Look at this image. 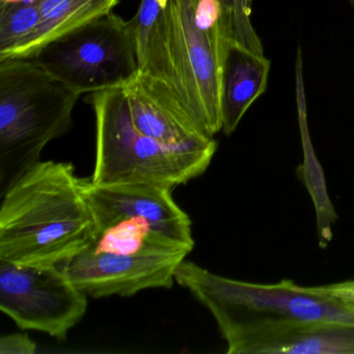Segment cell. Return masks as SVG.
I'll return each mask as SVG.
<instances>
[{"label":"cell","instance_id":"cell-1","mask_svg":"<svg viewBox=\"0 0 354 354\" xmlns=\"http://www.w3.org/2000/svg\"><path fill=\"white\" fill-rule=\"evenodd\" d=\"M230 39L221 0H165L140 66L171 91L207 138L221 131V76Z\"/></svg>","mask_w":354,"mask_h":354},{"label":"cell","instance_id":"cell-2","mask_svg":"<svg viewBox=\"0 0 354 354\" xmlns=\"http://www.w3.org/2000/svg\"><path fill=\"white\" fill-rule=\"evenodd\" d=\"M88 180L67 162L40 161L3 196L0 260L59 266L96 239Z\"/></svg>","mask_w":354,"mask_h":354},{"label":"cell","instance_id":"cell-3","mask_svg":"<svg viewBox=\"0 0 354 354\" xmlns=\"http://www.w3.org/2000/svg\"><path fill=\"white\" fill-rule=\"evenodd\" d=\"M175 281L210 310L229 354H241L254 337L286 325L322 320L354 323V306L290 279L248 283L184 260L176 269Z\"/></svg>","mask_w":354,"mask_h":354},{"label":"cell","instance_id":"cell-4","mask_svg":"<svg viewBox=\"0 0 354 354\" xmlns=\"http://www.w3.org/2000/svg\"><path fill=\"white\" fill-rule=\"evenodd\" d=\"M96 117L97 185L148 183L174 190L206 171L217 150L214 138L165 144L136 129L123 88L88 94Z\"/></svg>","mask_w":354,"mask_h":354},{"label":"cell","instance_id":"cell-5","mask_svg":"<svg viewBox=\"0 0 354 354\" xmlns=\"http://www.w3.org/2000/svg\"><path fill=\"white\" fill-rule=\"evenodd\" d=\"M80 96L32 59L0 63L1 196L40 162L51 140L71 129L72 113Z\"/></svg>","mask_w":354,"mask_h":354},{"label":"cell","instance_id":"cell-6","mask_svg":"<svg viewBox=\"0 0 354 354\" xmlns=\"http://www.w3.org/2000/svg\"><path fill=\"white\" fill-rule=\"evenodd\" d=\"M32 59L80 95L121 88L140 71L136 20L111 12L49 43Z\"/></svg>","mask_w":354,"mask_h":354},{"label":"cell","instance_id":"cell-7","mask_svg":"<svg viewBox=\"0 0 354 354\" xmlns=\"http://www.w3.org/2000/svg\"><path fill=\"white\" fill-rule=\"evenodd\" d=\"M0 308L20 328L65 339L86 314L88 298L59 266L0 260Z\"/></svg>","mask_w":354,"mask_h":354},{"label":"cell","instance_id":"cell-8","mask_svg":"<svg viewBox=\"0 0 354 354\" xmlns=\"http://www.w3.org/2000/svg\"><path fill=\"white\" fill-rule=\"evenodd\" d=\"M173 190L148 183L97 185L88 181L86 198L96 235L121 221L142 223L174 250H194L192 221L176 204Z\"/></svg>","mask_w":354,"mask_h":354},{"label":"cell","instance_id":"cell-9","mask_svg":"<svg viewBox=\"0 0 354 354\" xmlns=\"http://www.w3.org/2000/svg\"><path fill=\"white\" fill-rule=\"evenodd\" d=\"M187 254H121L88 246L59 268L86 295L129 297L142 290L171 288L176 269Z\"/></svg>","mask_w":354,"mask_h":354},{"label":"cell","instance_id":"cell-10","mask_svg":"<svg viewBox=\"0 0 354 354\" xmlns=\"http://www.w3.org/2000/svg\"><path fill=\"white\" fill-rule=\"evenodd\" d=\"M123 88L136 129L165 144L206 140L167 86L138 71Z\"/></svg>","mask_w":354,"mask_h":354},{"label":"cell","instance_id":"cell-11","mask_svg":"<svg viewBox=\"0 0 354 354\" xmlns=\"http://www.w3.org/2000/svg\"><path fill=\"white\" fill-rule=\"evenodd\" d=\"M271 62L230 39L221 76V131H235L250 105L264 94Z\"/></svg>","mask_w":354,"mask_h":354},{"label":"cell","instance_id":"cell-12","mask_svg":"<svg viewBox=\"0 0 354 354\" xmlns=\"http://www.w3.org/2000/svg\"><path fill=\"white\" fill-rule=\"evenodd\" d=\"M241 354H354V323L322 320L286 325L254 337Z\"/></svg>","mask_w":354,"mask_h":354},{"label":"cell","instance_id":"cell-13","mask_svg":"<svg viewBox=\"0 0 354 354\" xmlns=\"http://www.w3.org/2000/svg\"><path fill=\"white\" fill-rule=\"evenodd\" d=\"M40 24L11 59H32L49 43L113 12L120 0H36Z\"/></svg>","mask_w":354,"mask_h":354},{"label":"cell","instance_id":"cell-14","mask_svg":"<svg viewBox=\"0 0 354 354\" xmlns=\"http://www.w3.org/2000/svg\"><path fill=\"white\" fill-rule=\"evenodd\" d=\"M304 64L296 62V95H297L298 121H299L300 133H301L302 150H304V162H302V179L313 198L316 208L317 225H318L319 245L326 248L333 238L331 225L337 219L333 204L327 194L322 167L317 160L316 154L313 149L312 142L308 131L306 123V103L304 94Z\"/></svg>","mask_w":354,"mask_h":354},{"label":"cell","instance_id":"cell-15","mask_svg":"<svg viewBox=\"0 0 354 354\" xmlns=\"http://www.w3.org/2000/svg\"><path fill=\"white\" fill-rule=\"evenodd\" d=\"M40 24L37 1L0 3V63L32 39Z\"/></svg>","mask_w":354,"mask_h":354},{"label":"cell","instance_id":"cell-16","mask_svg":"<svg viewBox=\"0 0 354 354\" xmlns=\"http://www.w3.org/2000/svg\"><path fill=\"white\" fill-rule=\"evenodd\" d=\"M254 0H234L232 39L259 55H264L262 41L250 21Z\"/></svg>","mask_w":354,"mask_h":354},{"label":"cell","instance_id":"cell-17","mask_svg":"<svg viewBox=\"0 0 354 354\" xmlns=\"http://www.w3.org/2000/svg\"><path fill=\"white\" fill-rule=\"evenodd\" d=\"M163 3H165V0H140L138 13L133 17L136 20L140 66L144 61L149 34H150L151 28L160 12V8Z\"/></svg>","mask_w":354,"mask_h":354},{"label":"cell","instance_id":"cell-18","mask_svg":"<svg viewBox=\"0 0 354 354\" xmlns=\"http://www.w3.org/2000/svg\"><path fill=\"white\" fill-rule=\"evenodd\" d=\"M36 350V343L24 333H12L0 339L1 354H32Z\"/></svg>","mask_w":354,"mask_h":354},{"label":"cell","instance_id":"cell-19","mask_svg":"<svg viewBox=\"0 0 354 354\" xmlns=\"http://www.w3.org/2000/svg\"><path fill=\"white\" fill-rule=\"evenodd\" d=\"M16 1H36V0H0V3H16Z\"/></svg>","mask_w":354,"mask_h":354},{"label":"cell","instance_id":"cell-20","mask_svg":"<svg viewBox=\"0 0 354 354\" xmlns=\"http://www.w3.org/2000/svg\"><path fill=\"white\" fill-rule=\"evenodd\" d=\"M350 5H351V7L353 8L354 10V0H349Z\"/></svg>","mask_w":354,"mask_h":354}]
</instances>
